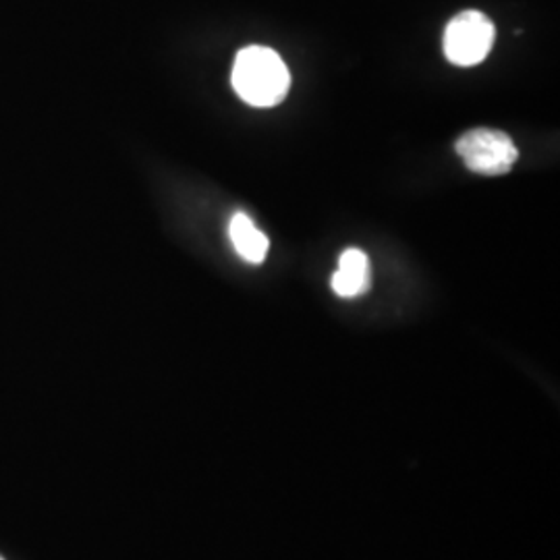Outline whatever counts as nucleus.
<instances>
[{"mask_svg": "<svg viewBox=\"0 0 560 560\" xmlns=\"http://www.w3.org/2000/svg\"><path fill=\"white\" fill-rule=\"evenodd\" d=\"M233 88L249 106L270 108L287 98L291 75L272 48L247 46L235 59Z\"/></svg>", "mask_w": 560, "mask_h": 560, "instance_id": "f257e3e1", "label": "nucleus"}, {"mask_svg": "<svg viewBox=\"0 0 560 560\" xmlns=\"http://www.w3.org/2000/svg\"><path fill=\"white\" fill-rule=\"evenodd\" d=\"M455 148L469 171L488 177L506 175L520 161L517 145L506 133L497 129H471L460 136Z\"/></svg>", "mask_w": 560, "mask_h": 560, "instance_id": "f03ea898", "label": "nucleus"}, {"mask_svg": "<svg viewBox=\"0 0 560 560\" xmlns=\"http://www.w3.org/2000/svg\"><path fill=\"white\" fill-rule=\"evenodd\" d=\"M494 25L480 11H463L446 25L444 55L457 67L480 65L492 50Z\"/></svg>", "mask_w": 560, "mask_h": 560, "instance_id": "7ed1b4c3", "label": "nucleus"}, {"mask_svg": "<svg viewBox=\"0 0 560 560\" xmlns=\"http://www.w3.org/2000/svg\"><path fill=\"white\" fill-rule=\"evenodd\" d=\"M332 291L342 300H353L370 291L372 268L370 260L361 249H347L339 258V270L330 280Z\"/></svg>", "mask_w": 560, "mask_h": 560, "instance_id": "20e7f679", "label": "nucleus"}, {"mask_svg": "<svg viewBox=\"0 0 560 560\" xmlns=\"http://www.w3.org/2000/svg\"><path fill=\"white\" fill-rule=\"evenodd\" d=\"M229 240L233 243L235 252L247 264H261V261L266 260V254L270 249L268 237L243 212H237V214L231 217V222H229Z\"/></svg>", "mask_w": 560, "mask_h": 560, "instance_id": "39448f33", "label": "nucleus"}, {"mask_svg": "<svg viewBox=\"0 0 560 560\" xmlns=\"http://www.w3.org/2000/svg\"><path fill=\"white\" fill-rule=\"evenodd\" d=\"M0 560H4V559H2V557H0Z\"/></svg>", "mask_w": 560, "mask_h": 560, "instance_id": "423d86ee", "label": "nucleus"}]
</instances>
